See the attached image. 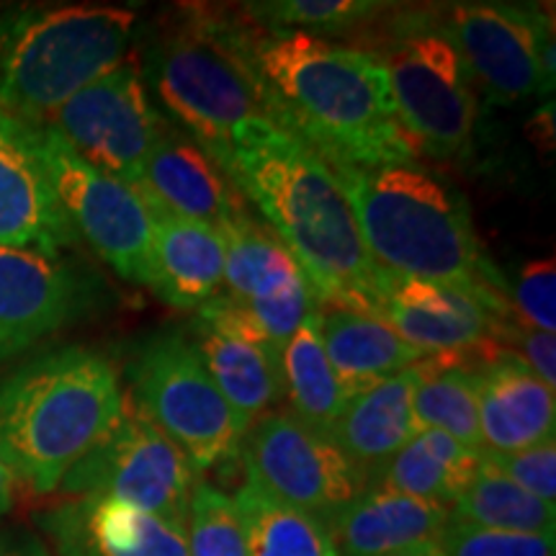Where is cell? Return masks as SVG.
Here are the masks:
<instances>
[{"label":"cell","instance_id":"d4e9b609","mask_svg":"<svg viewBox=\"0 0 556 556\" xmlns=\"http://www.w3.org/2000/svg\"><path fill=\"white\" fill-rule=\"evenodd\" d=\"M317 328L325 356L348 397L426 358V353L402 340L384 319L361 315V312L319 304Z\"/></svg>","mask_w":556,"mask_h":556},{"label":"cell","instance_id":"30bf717a","mask_svg":"<svg viewBox=\"0 0 556 556\" xmlns=\"http://www.w3.org/2000/svg\"><path fill=\"white\" fill-rule=\"evenodd\" d=\"M62 492L106 497L186 528L193 469L152 422L124 397V413L109 435L67 471Z\"/></svg>","mask_w":556,"mask_h":556},{"label":"cell","instance_id":"4fadbf2b","mask_svg":"<svg viewBox=\"0 0 556 556\" xmlns=\"http://www.w3.org/2000/svg\"><path fill=\"white\" fill-rule=\"evenodd\" d=\"M52 184L75 235L124 281L152 291V219L131 186L96 170L58 131L41 127Z\"/></svg>","mask_w":556,"mask_h":556},{"label":"cell","instance_id":"d6986e66","mask_svg":"<svg viewBox=\"0 0 556 556\" xmlns=\"http://www.w3.org/2000/svg\"><path fill=\"white\" fill-rule=\"evenodd\" d=\"M41 523L60 556H189L186 528L106 497H78Z\"/></svg>","mask_w":556,"mask_h":556},{"label":"cell","instance_id":"ac0fdd59","mask_svg":"<svg viewBox=\"0 0 556 556\" xmlns=\"http://www.w3.org/2000/svg\"><path fill=\"white\" fill-rule=\"evenodd\" d=\"M144 204H155L176 217L222 229L240 217L248 206L208 152L189 135L168 129L152 148L142 180L135 186Z\"/></svg>","mask_w":556,"mask_h":556},{"label":"cell","instance_id":"1f68e13d","mask_svg":"<svg viewBox=\"0 0 556 556\" xmlns=\"http://www.w3.org/2000/svg\"><path fill=\"white\" fill-rule=\"evenodd\" d=\"M186 544L189 556H248L245 531L235 497L208 482H193Z\"/></svg>","mask_w":556,"mask_h":556},{"label":"cell","instance_id":"2e32d148","mask_svg":"<svg viewBox=\"0 0 556 556\" xmlns=\"http://www.w3.org/2000/svg\"><path fill=\"white\" fill-rule=\"evenodd\" d=\"M75 240L54 191L41 127L0 111V248L60 255Z\"/></svg>","mask_w":556,"mask_h":556},{"label":"cell","instance_id":"277c9868","mask_svg":"<svg viewBox=\"0 0 556 556\" xmlns=\"http://www.w3.org/2000/svg\"><path fill=\"white\" fill-rule=\"evenodd\" d=\"M124 413L114 366L83 345L58 348L0 377V462L37 495L90 454Z\"/></svg>","mask_w":556,"mask_h":556},{"label":"cell","instance_id":"52a82bcc","mask_svg":"<svg viewBox=\"0 0 556 556\" xmlns=\"http://www.w3.org/2000/svg\"><path fill=\"white\" fill-rule=\"evenodd\" d=\"M387 70L397 122L415 152L464 160L475 152L479 101L438 11H397L374 52Z\"/></svg>","mask_w":556,"mask_h":556},{"label":"cell","instance_id":"f35d334b","mask_svg":"<svg viewBox=\"0 0 556 556\" xmlns=\"http://www.w3.org/2000/svg\"><path fill=\"white\" fill-rule=\"evenodd\" d=\"M392 556H443L441 546H438V541H426V544H417V546H409L405 552H397Z\"/></svg>","mask_w":556,"mask_h":556},{"label":"cell","instance_id":"d590c367","mask_svg":"<svg viewBox=\"0 0 556 556\" xmlns=\"http://www.w3.org/2000/svg\"><path fill=\"white\" fill-rule=\"evenodd\" d=\"M516 345L520 358L526 361L536 377L548 389H556V338L554 332H544L531 328V325L518 323V319H505L497 332V345Z\"/></svg>","mask_w":556,"mask_h":556},{"label":"cell","instance_id":"8fae6325","mask_svg":"<svg viewBox=\"0 0 556 556\" xmlns=\"http://www.w3.org/2000/svg\"><path fill=\"white\" fill-rule=\"evenodd\" d=\"M96 170L135 189L168 124L152 106L142 70L124 58L103 78L75 93L45 124Z\"/></svg>","mask_w":556,"mask_h":556},{"label":"cell","instance_id":"ffe728a7","mask_svg":"<svg viewBox=\"0 0 556 556\" xmlns=\"http://www.w3.org/2000/svg\"><path fill=\"white\" fill-rule=\"evenodd\" d=\"M479 438L486 454H516L554 438L556 397L518 353L492 348L479 371Z\"/></svg>","mask_w":556,"mask_h":556},{"label":"cell","instance_id":"836d02e7","mask_svg":"<svg viewBox=\"0 0 556 556\" xmlns=\"http://www.w3.org/2000/svg\"><path fill=\"white\" fill-rule=\"evenodd\" d=\"M482 462L490 464L500 475L516 482L528 495L554 505L556 497V443L554 438L541 441L536 446L516 451V454H486Z\"/></svg>","mask_w":556,"mask_h":556},{"label":"cell","instance_id":"74e56055","mask_svg":"<svg viewBox=\"0 0 556 556\" xmlns=\"http://www.w3.org/2000/svg\"><path fill=\"white\" fill-rule=\"evenodd\" d=\"M13 507V477L0 462V516H5Z\"/></svg>","mask_w":556,"mask_h":556},{"label":"cell","instance_id":"83f0119b","mask_svg":"<svg viewBox=\"0 0 556 556\" xmlns=\"http://www.w3.org/2000/svg\"><path fill=\"white\" fill-rule=\"evenodd\" d=\"M248 556H338L328 526L268 495L253 477L235 495Z\"/></svg>","mask_w":556,"mask_h":556},{"label":"cell","instance_id":"e575fe53","mask_svg":"<svg viewBox=\"0 0 556 556\" xmlns=\"http://www.w3.org/2000/svg\"><path fill=\"white\" fill-rule=\"evenodd\" d=\"M510 304L518 312V323L554 332L556 328V266L554 258L531 261L520 268Z\"/></svg>","mask_w":556,"mask_h":556},{"label":"cell","instance_id":"5bb4252c","mask_svg":"<svg viewBox=\"0 0 556 556\" xmlns=\"http://www.w3.org/2000/svg\"><path fill=\"white\" fill-rule=\"evenodd\" d=\"M191 328L208 377L250 430L283 397L281 351L225 294H214L201 304Z\"/></svg>","mask_w":556,"mask_h":556},{"label":"cell","instance_id":"f546056e","mask_svg":"<svg viewBox=\"0 0 556 556\" xmlns=\"http://www.w3.org/2000/svg\"><path fill=\"white\" fill-rule=\"evenodd\" d=\"M451 520L507 533H556V507L528 495L490 464H479L475 479L448 507Z\"/></svg>","mask_w":556,"mask_h":556},{"label":"cell","instance_id":"7a4b0ae2","mask_svg":"<svg viewBox=\"0 0 556 556\" xmlns=\"http://www.w3.org/2000/svg\"><path fill=\"white\" fill-rule=\"evenodd\" d=\"M219 168L289 250L317 304L381 315L392 274L371 258L338 178L268 119L248 124Z\"/></svg>","mask_w":556,"mask_h":556},{"label":"cell","instance_id":"9c48e42d","mask_svg":"<svg viewBox=\"0 0 556 556\" xmlns=\"http://www.w3.org/2000/svg\"><path fill=\"white\" fill-rule=\"evenodd\" d=\"M441 24L471 80L495 106L554 90V24L541 5L467 0L443 5Z\"/></svg>","mask_w":556,"mask_h":556},{"label":"cell","instance_id":"44dd1931","mask_svg":"<svg viewBox=\"0 0 556 556\" xmlns=\"http://www.w3.org/2000/svg\"><path fill=\"white\" fill-rule=\"evenodd\" d=\"M417 364L353 392L340 409L330 438L374 486L392 456L417 433L413 389Z\"/></svg>","mask_w":556,"mask_h":556},{"label":"cell","instance_id":"ba28073f","mask_svg":"<svg viewBox=\"0 0 556 556\" xmlns=\"http://www.w3.org/2000/svg\"><path fill=\"white\" fill-rule=\"evenodd\" d=\"M127 379L129 405L186 456L193 475L240 454L248 428L222 397L186 332L163 330L139 343Z\"/></svg>","mask_w":556,"mask_h":556},{"label":"cell","instance_id":"7402d4cb","mask_svg":"<svg viewBox=\"0 0 556 556\" xmlns=\"http://www.w3.org/2000/svg\"><path fill=\"white\" fill-rule=\"evenodd\" d=\"M152 219V291L170 307L191 312L217 294L225 278L219 229L144 204Z\"/></svg>","mask_w":556,"mask_h":556},{"label":"cell","instance_id":"f1b7e54d","mask_svg":"<svg viewBox=\"0 0 556 556\" xmlns=\"http://www.w3.org/2000/svg\"><path fill=\"white\" fill-rule=\"evenodd\" d=\"M283 392H289L291 415L317 433H332L348 392L325 356L317 328V309L304 319L281 351Z\"/></svg>","mask_w":556,"mask_h":556},{"label":"cell","instance_id":"484cf974","mask_svg":"<svg viewBox=\"0 0 556 556\" xmlns=\"http://www.w3.org/2000/svg\"><path fill=\"white\" fill-rule=\"evenodd\" d=\"M219 235L225 240V296L240 307L278 302L309 287L289 250L266 225L255 222L253 214L222 227Z\"/></svg>","mask_w":556,"mask_h":556},{"label":"cell","instance_id":"8992f818","mask_svg":"<svg viewBox=\"0 0 556 556\" xmlns=\"http://www.w3.org/2000/svg\"><path fill=\"white\" fill-rule=\"evenodd\" d=\"M142 78L217 165L248 124L266 119L235 21L193 13L150 47Z\"/></svg>","mask_w":556,"mask_h":556},{"label":"cell","instance_id":"8d00e7d4","mask_svg":"<svg viewBox=\"0 0 556 556\" xmlns=\"http://www.w3.org/2000/svg\"><path fill=\"white\" fill-rule=\"evenodd\" d=\"M0 556H50L47 546L29 531H0Z\"/></svg>","mask_w":556,"mask_h":556},{"label":"cell","instance_id":"7c38bea8","mask_svg":"<svg viewBox=\"0 0 556 556\" xmlns=\"http://www.w3.org/2000/svg\"><path fill=\"white\" fill-rule=\"evenodd\" d=\"M245 475L268 495L330 526L361 492L366 477L328 435L317 433L291 413L263 415L240 448Z\"/></svg>","mask_w":556,"mask_h":556},{"label":"cell","instance_id":"6da1fadb","mask_svg":"<svg viewBox=\"0 0 556 556\" xmlns=\"http://www.w3.org/2000/svg\"><path fill=\"white\" fill-rule=\"evenodd\" d=\"M242 58L268 119L328 165H417L374 52L304 31L242 26Z\"/></svg>","mask_w":556,"mask_h":556},{"label":"cell","instance_id":"e0dca14e","mask_svg":"<svg viewBox=\"0 0 556 556\" xmlns=\"http://www.w3.org/2000/svg\"><path fill=\"white\" fill-rule=\"evenodd\" d=\"M379 319L426 356L497 343L505 319L482 299L448 283L392 274Z\"/></svg>","mask_w":556,"mask_h":556},{"label":"cell","instance_id":"4316f807","mask_svg":"<svg viewBox=\"0 0 556 556\" xmlns=\"http://www.w3.org/2000/svg\"><path fill=\"white\" fill-rule=\"evenodd\" d=\"M482 454L441 430H417L387 464L374 486L435 505H454L475 479Z\"/></svg>","mask_w":556,"mask_h":556},{"label":"cell","instance_id":"4dcf8cb0","mask_svg":"<svg viewBox=\"0 0 556 556\" xmlns=\"http://www.w3.org/2000/svg\"><path fill=\"white\" fill-rule=\"evenodd\" d=\"M242 9L263 31H304L319 37V31L356 29L394 5L379 0H261Z\"/></svg>","mask_w":556,"mask_h":556},{"label":"cell","instance_id":"5b68a950","mask_svg":"<svg viewBox=\"0 0 556 556\" xmlns=\"http://www.w3.org/2000/svg\"><path fill=\"white\" fill-rule=\"evenodd\" d=\"M137 13L65 5L16 18L0 47V111L45 127L60 106L114 70L135 37Z\"/></svg>","mask_w":556,"mask_h":556},{"label":"cell","instance_id":"3957f363","mask_svg":"<svg viewBox=\"0 0 556 556\" xmlns=\"http://www.w3.org/2000/svg\"><path fill=\"white\" fill-rule=\"evenodd\" d=\"M371 258L389 274L448 283L510 317V287L484 255L467 199L417 165H328Z\"/></svg>","mask_w":556,"mask_h":556},{"label":"cell","instance_id":"603a6c76","mask_svg":"<svg viewBox=\"0 0 556 556\" xmlns=\"http://www.w3.org/2000/svg\"><path fill=\"white\" fill-rule=\"evenodd\" d=\"M448 507L368 486L328 526L338 556H392L441 539Z\"/></svg>","mask_w":556,"mask_h":556},{"label":"cell","instance_id":"9a60e30c","mask_svg":"<svg viewBox=\"0 0 556 556\" xmlns=\"http://www.w3.org/2000/svg\"><path fill=\"white\" fill-rule=\"evenodd\" d=\"M90 281L62 255L0 248V364L88 309Z\"/></svg>","mask_w":556,"mask_h":556},{"label":"cell","instance_id":"d6a6232c","mask_svg":"<svg viewBox=\"0 0 556 556\" xmlns=\"http://www.w3.org/2000/svg\"><path fill=\"white\" fill-rule=\"evenodd\" d=\"M443 556H554V533H507L451 520L438 539Z\"/></svg>","mask_w":556,"mask_h":556},{"label":"cell","instance_id":"cb8c5ba5","mask_svg":"<svg viewBox=\"0 0 556 556\" xmlns=\"http://www.w3.org/2000/svg\"><path fill=\"white\" fill-rule=\"evenodd\" d=\"M497 343H484L471 351L435 353L417 364L413 389V417L417 430H441L456 443L482 454L479 438V371Z\"/></svg>","mask_w":556,"mask_h":556}]
</instances>
